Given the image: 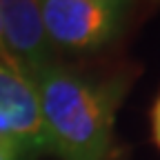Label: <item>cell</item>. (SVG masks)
<instances>
[{"label": "cell", "instance_id": "obj_1", "mask_svg": "<svg viewBox=\"0 0 160 160\" xmlns=\"http://www.w3.org/2000/svg\"><path fill=\"white\" fill-rule=\"evenodd\" d=\"M31 82L38 91L49 151L60 160H107L113 142L118 82H93L51 62Z\"/></svg>", "mask_w": 160, "mask_h": 160}, {"label": "cell", "instance_id": "obj_4", "mask_svg": "<svg viewBox=\"0 0 160 160\" xmlns=\"http://www.w3.org/2000/svg\"><path fill=\"white\" fill-rule=\"evenodd\" d=\"M0 116L25 153L49 151L36 85L7 62H0Z\"/></svg>", "mask_w": 160, "mask_h": 160}, {"label": "cell", "instance_id": "obj_8", "mask_svg": "<svg viewBox=\"0 0 160 160\" xmlns=\"http://www.w3.org/2000/svg\"><path fill=\"white\" fill-rule=\"evenodd\" d=\"M0 60L7 62V53H5V40H2V22H0ZM9 65V62H7Z\"/></svg>", "mask_w": 160, "mask_h": 160}, {"label": "cell", "instance_id": "obj_3", "mask_svg": "<svg viewBox=\"0 0 160 160\" xmlns=\"http://www.w3.org/2000/svg\"><path fill=\"white\" fill-rule=\"evenodd\" d=\"M0 22L7 62L33 80L45 67L56 62L40 13V0H0Z\"/></svg>", "mask_w": 160, "mask_h": 160}, {"label": "cell", "instance_id": "obj_6", "mask_svg": "<svg viewBox=\"0 0 160 160\" xmlns=\"http://www.w3.org/2000/svg\"><path fill=\"white\" fill-rule=\"evenodd\" d=\"M151 127H153V140L160 147V96H158L156 105H153V111H151Z\"/></svg>", "mask_w": 160, "mask_h": 160}, {"label": "cell", "instance_id": "obj_7", "mask_svg": "<svg viewBox=\"0 0 160 160\" xmlns=\"http://www.w3.org/2000/svg\"><path fill=\"white\" fill-rule=\"evenodd\" d=\"M0 138H9V140H13V133H11V127H9V122L0 116Z\"/></svg>", "mask_w": 160, "mask_h": 160}, {"label": "cell", "instance_id": "obj_5", "mask_svg": "<svg viewBox=\"0 0 160 160\" xmlns=\"http://www.w3.org/2000/svg\"><path fill=\"white\" fill-rule=\"evenodd\" d=\"M22 156H25V151L16 140L0 138V160H20Z\"/></svg>", "mask_w": 160, "mask_h": 160}, {"label": "cell", "instance_id": "obj_9", "mask_svg": "<svg viewBox=\"0 0 160 160\" xmlns=\"http://www.w3.org/2000/svg\"><path fill=\"white\" fill-rule=\"evenodd\" d=\"M96 2H105V5H116V7H127L129 0H96Z\"/></svg>", "mask_w": 160, "mask_h": 160}, {"label": "cell", "instance_id": "obj_2", "mask_svg": "<svg viewBox=\"0 0 160 160\" xmlns=\"http://www.w3.org/2000/svg\"><path fill=\"white\" fill-rule=\"evenodd\" d=\"M40 13L53 51L82 53L105 47L120 31L125 7L96 0H40Z\"/></svg>", "mask_w": 160, "mask_h": 160}, {"label": "cell", "instance_id": "obj_10", "mask_svg": "<svg viewBox=\"0 0 160 160\" xmlns=\"http://www.w3.org/2000/svg\"><path fill=\"white\" fill-rule=\"evenodd\" d=\"M0 62H2V60H0Z\"/></svg>", "mask_w": 160, "mask_h": 160}]
</instances>
